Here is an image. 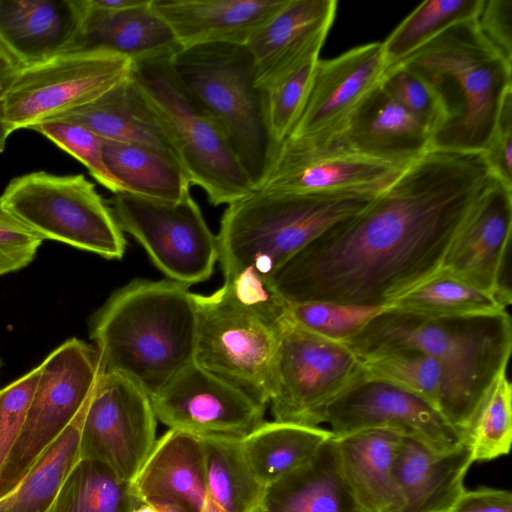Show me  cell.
<instances>
[{
  "label": "cell",
  "instance_id": "6da1fadb",
  "mask_svg": "<svg viewBox=\"0 0 512 512\" xmlns=\"http://www.w3.org/2000/svg\"><path fill=\"white\" fill-rule=\"evenodd\" d=\"M497 180L483 152L432 148L291 258L270 287L287 303L387 307L440 271L462 223Z\"/></svg>",
  "mask_w": 512,
  "mask_h": 512
},
{
  "label": "cell",
  "instance_id": "7a4b0ae2",
  "mask_svg": "<svg viewBox=\"0 0 512 512\" xmlns=\"http://www.w3.org/2000/svg\"><path fill=\"white\" fill-rule=\"evenodd\" d=\"M197 330L194 293L169 279L131 281L90 320L103 370L127 377L149 397L194 361Z\"/></svg>",
  "mask_w": 512,
  "mask_h": 512
},
{
  "label": "cell",
  "instance_id": "3957f363",
  "mask_svg": "<svg viewBox=\"0 0 512 512\" xmlns=\"http://www.w3.org/2000/svg\"><path fill=\"white\" fill-rule=\"evenodd\" d=\"M198 330L194 361L256 402L271 398L282 338L294 323L269 284L242 275L209 295L194 293Z\"/></svg>",
  "mask_w": 512,
  "mask_h": 512
},
{
  "label": "cell",
  "instance_id": "277c9868",
  "mask_svg": "<svg viewBox=\"0 0 512 512\" xmlns=\"http://www.w3.org/2000/svg\"><path fill=\"white\" fill-rule=\"evenodd\" d=\"M395 65L424 78L446 108L433 148L484 152L512 93V63L485 38L477 17L449 26Z\"/></svg>",
  "mask_w": 512,
  "mask_h": 512
},
{
  "label": "cell",
  "instance_id": "5b68a950",
  "mask_svg": "<svg viewBox=\"0 0 512 512\" xmlns=\"http://www.w3.org/2000/svg\"><path fill=\"white\" fill-rule=\"evenodd\" d=\"M376 195L254 189L228 204L221 217L216 237L224 280L247 275L270 285L298 252L334 224L365 208Z\"/></svg>",
  "mask_w": 512,
  "mask_h": 512
},
{
  "label": "cell",
  "instance_id": "8992f818",
  "mask_svg": "<svg viewBox=\"0 0 512 512\" xmlns=\"http://www.w3.org/2000/svg\"><path fill=\"white\" fill-rule=\"evenodd\" d=\"M344 344L359 358L397 348L422 352L439 361L481 406L507 369L512 322L507 310L432 317L386 307Z\"/></svg>",
  "mask_w": 512,
  "mask_h": 512
},
{
  "label": "cell",
  "instance_id": "52a82bcc",
  "mask_svg": "<svg viewBox=\"0 0 512 512\" xmlns=\"http://www.w3.org/2000/svg\"><path fill=\"white\" fill-rule=\"evenodd\" d=\"M172 58L134 64L133 79L162 119L191 185L213 206L228 205L255 182L227 131L184 87Z\"/></svg>",
  "mask_w": 512,
  "mask_h": 512
},
{
  "label": "cell",
  "instance_id": "ba28073f",
  "mask_svg": "<svg viewBox=\"0 0 512 512\" xmlns=\"http://www.w3.org/2000/svg\"><path fill=\"white\" fill-rule=\"evenodd\" d=\"M5 213L39 237L121 259L126 239L112 209L84 175L37 171L10 181L0 196Z\"/></svg>",
  "mask_w": 512,
  "mask_h": 512
},
{
  "label": "cell",
  "instance_id": "9c48e42d",
  "mask_svg": "<svg viewBox=\"0 0 512 512\" xmlns=\"http://www.w3.org/2000/svg\"><path fill=\"white\" fill-rule=\"evenodd\" d=\"M171 61L184 87L225 128L256 185L272 145L246 46H195L180 50Z\"/></svg>",
  "mask_w": 512,
  "mask_h": 512
},
{
  "label": "cell",
  "instance_id": "30bf717a",
  "mask_svg": "<svg viewBox=\"0 0 512 512\" xmlns=\"http://www.w3.org/2000/svg\"><path fill=\"white\" fill-rule=\"evenodd\" d=\"M134 63L106 49L73 50L20 67L1 95L11 132L85 106L130 79Z\"/></svg>",
  "mask_w": 512,
  "mask_h": 512
},
{
  "label": "cell",
  "instance_id": "8fae6325",
  "mask_svg": "<svg viewBox=\"0 0 512 512\" xmlns=\"http://www.w3.org/2000/svg\"><path fill=\"white\" fill-rule=\"evenodd\" d=\"M38 367V381L20 434L0 469V498L74 420L102 371L96 348L77 338L58 346Z\"/></svg>",
  "mask_w": 512,
  "mask_h": 512
},
{
  "label": "cell",
  "instance_id": "7c38bea8",
  "mask_svg": "<svg viewBox=\"0 0 512 512\" xmlns=\"http://www.w3.org/2000/svg\"><path fill=\"white\" fill-rule=\"evenodd\" d=\"M110 203L122 231L144 247L169 280L189 286L211 277L217 237L191 193L176 202L116 193Z\"/></svg>",
  "mask_w": 512,
  "mask_h": 512
},
{
  "label": "cell",
  "instance_id": "4fadbf2b",
  "mask_svg": "<svg viewBox=\"0 0 512 512\" xmlns=\"http://www.w3.org/2000/svg\"><path fill=\"white\" fill-rule=\"evenodd\" d=\"M365 375L362 360L293 323L285 332L269 400L275 421L319 426L324 410Z\"/></svg>",
  "mask_w": 512,
  "mask_h": 512
},
{
  "label": "cell",
  "instance_id": "5bb4252c",
  "mask_svg": "<svg viewBox=\"0 0 512 512\" xmlns=\"http://www.w3.org/2000/svg\"><path fill=\"white\" fill-rule=\"evenodd\" d=\"M406 167L360 154L341 136L322 143L286 138L272 146L254 189L298 194L376 195Z\"/></svg>",
  "mask_w": 512,
  "mask_h": 512
},
{
  "label": "cell",
  "instance_id": "9a60e30c",
  "mask_svg": "<svg viewBox=\"0 0 512 512\" xmlns=\"http://www.w3.org/2000/svg\"><path fill=\"white\" fill-rule=\"evenodd\" d=\"M155 435L148 394L127 377L102 368L81 427L80 459L100 461L133 481L155 445Z\"/></svg>",
  "mask_w": 512,
  "mask_h": 512
},
{
  "label": "cell",
  "instance_id": "2e32d148",
  "mask_svg": "<svg viewBox=\"0 0 512 512\" xmlns=\"http://www.w3.org/2000/svg\"><path fill=\"white\" fill-rule=\"evenodd\" d=\"M150 401L156 419L199 438L243 439L264 422L266 409L195 361L177 372Z\"/></svg>",
  "mask_w": 512,
  "mask_h": 512
},
{
  "label": "cell",
  "instance_id": "e0dca14e",
  "mask_svg": "<svg viewBox=\"0 0 512 512\" xmlns=\"http://www.w3.org/2000/svg\"><path fill=\"white\" fill-rule=\"evenodd\" d=\"M322 423L330 425L334 437L374 428L394 429L440 452L464 440L428 401L366 371L324 410Z\"/></svg>",
  "mask_w": 512,
  "mask_h": 512
},
{
  "label": "cell",
  "instance_id": "ac0fdd59",
  "mask_svg": "<svg viewBox=\"0 0 512 512\" xmlns=\"http://www.w3.org/2000/svg\"><path fill=\"white\" fill-rule=\"evenodd\" d=\"M385 69L382 42L355 47L332 59L319 58L306 102L287 138L322 143L340 137Z\"/></svg>",
  "mask_w": 512,
  "mask_h": 512
},
{
  "label": "cell",
  "instance_id": "d6986e66",
  "mask_svg": "<svg viewBox=\"0 0 512 512\" xmlns=\"http://www.w3.org/2000/svg\"><path fill=\"white\" fill-rule=\"evenodd\" d=\"M511 231L512 187L497 180L462 223L440 270L510 305L511 291L502 277Z\"/></svg>",
  "mask_w": 512,
  "mask_h": 512
},
{
  "label": "cell",
  "instance_id": "ffe728a7",
  "mask_svg": "<svg viewBox=\"0 0 512 512\" xmlns=\"http://www.w3.org/2000/svg\"><path fill=\"white\" fill-rule=\"evenodd\" d=\"M337 5L335 0H288L253 35L246 48L259 91L319 58Z\"/></svg>",
  "mask_w": 512,
  "mask_h": 512
},
{
  "label": "cell",
  "instance_id": "44dd1931",
  "mask_svg": "<svg viewBox=\"0 0 512 512\" xmlns=\"http://www.w3.org/2000/svg\"><path fill=\"white\" fill-rule=\"evenodd\" d=\"M474 462L470 442L436 451L403 436L394 467V503L390 512H451L464 493V479Z\"/></svg>",
  "mask_w": 512,
  "mask_h": 512
},
{
  "label": "cell",
  "instance_id": "7402d4cb",
  "mask_svg": "<svg viewBox=\"0 0 512 512\" xmlns=\"http://www.w3.org/2000/svg\"><path fill=\"white\" fill-rule=\"evenodd\" d=\"M288 0H151L182 49L208 44L246 46Z\"/></svg>",
  "mask_w": 512,
  "mask_h": 512
},
{
  "label": "cell",
  "instance_id": "603a6c76",
  "mask_svg": "<svg viewBox=\"0 0 512 512\" xmlns=\"http://www.w3.org/2000/svg\"><path fill=\"white\" fill-rule=\"evenodd\" d=\"M84 0H0V44L22 67L76 48Z\"/></svg>",
  "mask_w": 512,
  "mask_h": 512
},
{
  "label": "cell",
  "instance_id": "cb8c5ba5",
  "mask_svg": "<svg viewBox=\"0 0 512 512\" xmlns=\"http://www.w3.org/2000/svg\"><path fill=\"white\" fill-rule=\"evenodd\" d=\"M132 482L142 503L202 512L207 488L201 438L169 429L156 440Z\"/></svg>",
  "mask_w": 512,
  "mask_h": 512
},
{
  "label": "cell",
  "instance_id": "d4e9b609",
  "mask_svg": "<svg viewBox=\"0 0 512 512\" xmlns=\"http://www.w3.org/2000/svg\"><path fill=\"white\" fill-rule=\"evenodd\" d=\"M341 137L356 152L399 166L433 148L432 133L380 82L358 105Z\"/></svg>",
  "mask_w": 512,
  "mask_h": 512
},
{
  "label": "cell",
  "instance_id": "484cf974",
  "mask_svg": "<svg viewBox=\"0 0 512 512\" xmlns=\"http://www.w3.org/2000/svg\"><path fill=\"white\" fill-rule=\"evenodd\" d=\"M360 359L369 376L422 397L466 436L480 406L439 361L407 348L380 351Z\"/></svg>",
  "mask_w": 512,
  "mask_h": 512
},
{
  "label": "cell",
  "instance_id": "4316f807",
  "mask_svg": "<svg viewBox=\"0 0 512 512\" xmlns=\"http://www.w3.org/2000/svg\"><path fill=\"white\" fill-rule=\"evenodd\" d=\"M84 9L75 50H111L134 64L173 58L182 50L169 25L152 9L151 0L118 11H105L84 0Z\"/></svg>",
  "mask_w": 512,
  "mask_h": 512
},
{
  "label": "cell",
  "instance_id": "83f0119b",
  "mask_svg": "<svg viewBox=\"0 0 512 512\" xmlns=\"http://www.w3.org/2000/svg\"><path fill=\"white\" fill-rule=\"evenodd\" d=\"M256 512H369L346 482L335 437L306 463L267 486Z\"/></svg>",
  "mask_w": 512,
  "mask_h": 512
},
{
  "label": "cell",
  "instance_id": "f1b7e54d",
  "mask_svg": "<svg viewBox=\"0 0 512 512\" xmlns=\"http://www.w3.org/2000/svg\"><path fill=\"white\" fill-rule=\"evenodd\" d=\"M51 120L77 123L103 140L151 146L171 154L179 161L162 119L134 81L133 75L93 102Z\"/></svg>",
  "mask_w": 512,
  "mask_h": 512
},
{
  "label": "cell",
  "instance_id": "f546056e",
  "mask_svg": "<svg viewBox=\"0 0 512 512\" xmlns=\"http://www.w3.org/2000/svg\"><path fill=\"white\" fill-rule=\"evenodd\" d=\"M403 434L374 428L335 437L342 474L369 512H390L394 503V467Z\"/></svg>",
  "mask_w": 512,
  "mask_h": 512
},
{
  "label": "cell",
  "instance_id": "4dcf8cb0",
  "mask_svg": "<svg viewBox=\"0 0 512 512\" xmlns=\"http://www.w3.org/2000/svg\"><path fill=\"white\" fill-rule=\"evenodd\" d=\"M102 152L108 170L127 193L169 202L190 194L192 185L184 168L167 152L108 140H103Z\"/></svg>",
  "mask_w": 512,
  "mask_h": 512
},
{
  "label": "cell",
  "instance_id": "1f68e13d",
  "mask_svg": "<svg viewBox=\"0 0 512 512\" xmlns=\"http://www.w3.org/2000/svg\"><path fill=\"white\" fill-rule=\"evenodd\" d=\"M333 436L319 426L263 422L242 439V447L254 476L266 488L310 460Z\"/></svg>",
  "mask_w": 512,
  "mask_h": 512
},
{
  "label": "cell",
  "instance_id": "d6a6232c",
  "mask_svg": "<svg viewBox=\"0 0 512 512\" xmlns=\"http://www.w3.org/2000/svg\"><path fill=\"white\" fill-rule=\"evenodd\" d=\"M207 498L202 512H256L265 488L245 457L242 439L201 438Z\"/></svg>",
  "mask_w": 512,
  "mask_h": 512
},
{
  "label": "cell",
  "instance_id": "836d02e7",
  "mask_svg": "<svg viewBox=\"0 0 512 512\" xmlns=\"http://www.w3.org/2000/svg\"><path fill=\"white\" fill-rule=\"evenodd\" d=\"M91 396L74 420L39 456L21 481L0 498V512L50 511L66 476L80 459V432Z\"/></svg>",
  "mask_w": 512,
  "mask_h": 512
},
{
  "label": "cell",
  "instance_id": "e575fe53",
  "mask_svg": "<svg viewBox=\"0 0 512 512\" xmlns=\"http://www.w3.org/2000/svg\"><path fill=\"white\" fill-rule=\"evenodd\" d=\"M141 504L132 481L100 461L79 459L49 512H134Z\"/></svg>",
  "mask_w": 512,
  "mask_h": 512
},
{
  "label": "cell",
  "instance_id": "d590c367",
  "mask_svg": "<svg viewBox=\"0 0 512 512\" xmlns=\"http://www.w3.org/2000/svg\"><path fill=\"white\" fill-rule=\"evenodd\" d=\"M509 305L444 271H439L387 307L432 317L491 314Z\"/></svg>",
  "mask_w": 512,
  "mask_h": 512
},
{
  "label": "cell",
  "instance_id": "8d00e7d4",
  "mask_svg": "<svg viewBox=\"0 0 512 512\" xmlns=\"http://www.w3.org/2000/svg\"><path fill=\"white\" fill-rule=\"evenodd\" d=\"M483 4L484 0L422 2L382 42L386 69L405 59L449 26L476 18Z\"/></svg>",
  "mask_w": 512,
  "mask_h": 512
},
{
  "label": "cell",
  "instance_id": "74e56055",
  "mask_svg": "<svg viewBox=\"0 0 512 512\" xmlns=\"http://www.w3.org/2000/svg\"><path fill=\"white\" fill-rule=\"evenodd\" d=\"M465 438L475 461L507 455L512 442V386L506 371L486 394Z\"/></svg>",
  "mask_w": 512,
  "mask_h": 512
},
{
  "label": "cell",
  "instance_id": "f35d334b",
  "mask_svg": "<svg viewBox=\"0 0 512 512\" xmlns=\"http://www.w3.org/2000/svg\"><path fill=\"white\" fill-rule=\"evenodd\" d=\"M318 59L260 91L264 126L272 146L289 136L301 114Z\"/></svg>",
  "mask_w": 512,
  "mask_h": 512
},
{
  "label": "cell",
  "instance_id": "ab89813d",
  "mask_svg": "<svg viewBox=\"0 0 512 512\" xmlns=\"http://www.w3.org/2000/svg\"><path fill=\"white\" fill-rule=\"evenodd\" d=\"M293 322L326 339L345 343L386 307L311 301L288 303Z\"/></svg>",
  "mask_w": 512,
  "mask_h": 512
},
{
  "label": "cell",
  "instance_id": "60d3db41",
  "mask_svg": "<svg viewBox=\"0 0 512 512\" xmlns=\"http://www.w3.org/2000/svg\"><path fill=\"white\" fill-rule=\"evenodd\" d=\"M50 139L83 163L90 174L113 194L127 193L108 170L102 152L103 140L88 128L63 120H48L31 128Z\"/></svg>",
  "mask_w": 512,
  "mask_h": 512
},
{
  "label": "cell",
  "instance_id": "b9f144b4",
  "mask_svg": "<svg viewBox=\"0 0 512 512\" xmlns=\"http://www.w3.org/2000/svg\"><path fill=\"white\" fill-rule=\"evenodd\" d=\"M381 86L433 135L447 121L446 108L436 90L421 76L401 65L387 68Z\"/></svg>",
  "mask_w": 512,
  "mask_h": 512
},
{
  "label": "cell",
  "instance_id": "7bdbcfd3",
  "mask_svg": "<svg viewBox=\"0 0 512 512\" xmlns=\"http://www.w3.org/2000/svg\"><path fill=\"white\" fill-rule=\"evenodd\" d=\"M39 377V367L0 390V469L18 438Z\"/></svg>",
  "mask_w": 512,
  "mask_h": 512
},
{
  "label": "cell",
  "instance_id": "ee69618b",
  "mask_svg": "<svg viewBox=\"0 0 512 512\" xmlns=\"http://www.w3.org/2000/svg\"><path fill=\"white\" fill-rule=\"evenodd\" d=\"M43 239L11 216L0 212V276L33 261Z\"/></svg>",
  "mask_w": 512,
  "mask_h": 512
},
{
  "label": "cell",
  "instance_id": "f6af8a7d",
  "mask_svg": "<svg viewBox=\"0 0 512 512\" xmlns=\"http://www.w3.org/2000/svg\"><path fill=\"white\" fill-rule=\"evenodd\" d=\"M484 155L497 178L512 187V93L500 110L495 128L484 150Z\"/></svg>",
  "mask_w": 512,
  "mask_h": 512
},
{
  "label": "cell",
  "instance_id": "bcb514c9",
  "mask_svg": "<svg viewBox=\"0 0 512 512\" xmlns=\"http://www.w3.org/2000/svg\"><path fill=\"white\" fill-rule=\"evenodd\" d=\"M477 23L490 44L512 63V1L484 0Z\"/></svg>",
  "mask_w": 512,
  "mask_h": 512
},
{
  "label": "cell",
  "instance_id": "7dc6e473",
  "mask_svg": "<svg viewBox=\"0 0 512 512\" xmlns=\"http://www.w3.org/2000/svg\"><path fill=\"white\" fill-rule=\"evenodd\" d=\"M451 512H512V494L488 487L465 490Z\"/></svg>",
  "mask_w": 512,
  "mask_h": 512
},
{
  "label": "cell",
  "instance_id": "c3c4849f",
  "mask_svg": "<svg viewBox=\"0 0 512 512\" xmlns=\"http://www.w3.org/2000/svg\"><path fill=\"white\" fill-rule=\"evenodd\" d=\"M20 67L16 60L0 44V75L13 74Z\"/></svg>",
  "mask_w": 512,
  "mask_h": 512
},
{
  "label": "cell",
  "instance_id": "681fc988",
  "mask_svg": "<svg viewBox=\"0 0 512 512\" xmlns=\"http://www.w3.org/2000/svg\"><path fill=\"white\" fill-rule=\"evenodd\" d=\"M10 128L7 126L2 115L1 96H0V154L4 151L7 139L11 134Z\"/></svg>",
  "mask_w": 512,
  "mask_h": 512
},
{
  "label": "cell",
  "instance_id": "f907efd6",
  "mask_svg": "<svg viewBox=\"0 0 512 512\" xmlns=\"http://www.w3.org/2000/svg\"><path fill=\"white\" fill-rule=\"evenodd\" d=\"M13 75H14V73L13 74L0 75V96L2 95L4 90L6 89V87L9 84V82H10V80H11Z\"/></svg>",
  "mask_w": 512,
  "mask_h": 512
},
{
  "label": "cell",
  "instance_id": "816d5d0a",
  "mask_svg": "<svg viewBox=\"0 0 512 512\" xmlns=\"http://www.w3.org/2000/svg\"><path fill=\"white\" fill-rule=\"evenodd\" d=\"M156 509L158 510V512H188L183 508L173 505L162 506Z\"/></svg>",
  "mask_w": 512,
  "mask_h": 512
},
{
  "label": "cell",
  "instance_id": "f5cc1de1",
  "mask_svg": "<svg viewBox=\"0 0 512 512\" xmlns=\"http://www.w3.org/2000/svg\"><path fill=\"white\" fill-rule=\"evenodd\" d=\"M134 512H158L152 505L142 503Z\"/></svg>",
  "mask_w": 512,
  "mask_h": 512
},
{
  "label": "cell",
  "instance_id": "db71d44e",
  "mask_svg": "<svg viewBox=\"0 0 512 512\" xmlns=\"http://www.w3.org/2000/svg\"><path fill=\"white\" fill-rule=\"evenodd\" d=\"M1 365H2V362H1V359H0V368H1Z\"/></svg>",
  "mask_w": 512,
  "mask_h": 512
}]
</instances>
